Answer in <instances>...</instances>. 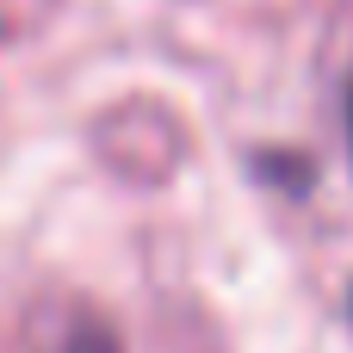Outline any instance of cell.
Masks as SVG:
<instances>
[{"label":"cell","mask_w":353,"mask_h":353,"mask_svg":"<svg viewBox=\"0 0 353 353\" xmlns=\"http://www.w3.org/2000/svg\"><path fill=\"white\" fill-rule=\"evenodd\" d=\"M347 143H353V99H347Z\"/></svg>","instance_id":"1"}]
</instances>
